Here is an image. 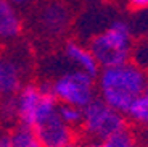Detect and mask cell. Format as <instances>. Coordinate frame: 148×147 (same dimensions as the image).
Wrapping results in <instances>:
<instances>
[{
    "label": "cell",
    "mask_w": 148,
    "mask_h": 147,
    "mask_svg": "<svg viewBox=\"0 0 148 147\" xmlns=\"http://www.w3.org/2000/svg\"><path fill=\"white\" fill-rule=\"evenodd\" d=\"M8 2H10V3H13L16 8H18V7H29V5L34 3L36 0H8Z\"/></svg>",
    "instance_id": "obj_18"
},
{
    "label": "cell",
    "mask_w": 148,
    "mask_h": 147,
    "mask_svg": "<svg viewBox=\"0 0 148 147\" xmlns=\"http://www.w3.org/2000/svg\"><path fill=\"white\" fill-rule=\"evenodd\" d=\"M3 63V81H2V97L15 96L23 86V68L16 60L2 58Z\"/></svg>",
    "instance_id": "obj_10"
},
{
    "label": "cell",
    "mask_w": 148,
    "mask_h": 147,
    "mask_svg": "<svg viewBox=\"0 0 148 147\" xmlns=\"http://www.w3.org/2000/svg\"><path fill=\"white\" fill-rule=\"evenodd\" d=\"M124 115L135 125L148 126V96H145V94L138 96L130 103V107Z\"/></svg>",
    "instance_id": "obj_11"
},
{
    "label": "cell",
    "mask_w": 148,
    "mask_h": 147,
    "mask_svg": "<svg viewBox=\"0 0 148 147\" xmlns=\"http://www.w3.org/2000/svg\"><path fill=\"white\" fill-rule=\"evenodd\" d=\"M100 147H138V141L130 129L124 128L100 141Z\"/></svg>",
    "instance_id": "obj_13"
},
{
    "label": "cell",
    "mask_w": 148,
    "mask_h": 147,
    "mask_svg": "<svg viewBox=\"0 0 148 147\" xmlns=\"http://www.w3.org/2000/svg\"><path fill=\"white\" fill-rule=\"evenodd\" d=\"M126 116L111 108L101 99H93L82 108L81 128L92 141H103L108 136L127 128Z\"/></svg>",
    "instance_id": "obj_3"
},
{
    "label": "cell",
    "mask_w": 148,
    "mask_h": 147,
    "mask_svg": "<svg viewBox=\"0 0 148 147\" xmlns=\"http://www.w3.org/2000/svg\"><path fill=\"white\" fill-rule=\"evenodd\" d=\"M15 97H16V107H18V121L21 125L34 128L39 103H40V99H42L40 86L32 84V83L24 84L15 94Z\"/></svg>",
    "instance_id": "obj_7"
},
{
    "label": "cell",
    "mask_w": 148,
    "mask_h": 147,
    "mask_svg": "<svg viewBox=\"0 0 148 147\" xmlns=\"http://www.w3.org/2000/svg\"><path fill=\"white\" fill-rule=\"evenodd\" d=\"M0 120L5 123H11L18 120V107L15 96H3L0 100Z\"/></svg>",
    "instance_id": "obj_15"
},
{
    "label": "cell",
    "mask_w": 148,
    "mask_h": 147,
    "mask_svg": "<svg viewBox=\"0 0 148 147\" xmlns=\"http://www.w3.org/2000/svg\"><path fill=\"white\" fill-rule=\"evenodd\" d=\"M143 94L148 96V74H147V81H145V87H143Z\"/></svg>",
    "instance_id": "obj_22"
},
{
    "label": "cell",
    "mask_w": 148,
    "mask_h": 147,
    "mask_svg": "<svg viewBox=\"0 0 148 147\" xmlns=\"http://www.w3.org/2000/svg\"><path fill=\"white\" fill-rule=\"evenodd\" d=\"M134 47V33L127 21L114 19L90 41V52L100 68L122 65L130 62Z\"/></svg>",
    "instance_id": "obj_2"
},
{
    "label": "cell",
    "mask_w": 148,
    "mask_h": 147,
    "mask_svg": "<svg viewBox=\"0 0 148 147\" xmlns=\"http://www.w3.org/2000/svg\"><path fill=\"white\" fill-rule=\"evenodd\" d=\"M34 131L42 147H64L74 142L73 128L64 125L56 113L37 125Z\"/></svg>",
    "instance_id": "obj_6"
},
{
    "label": "cell",
    "mask_w": 148,
    "mask_h": 147,
    "mask_svg": "<svg viewBox=\"0 0 148 147\" xmlns=\"http://www.w3.org/2000/svg\"><path fill=\"white\" fill-rule=\"evenodd\" d=\"M85 147H100V142H98V141H90Z\"/></svg>",
    "instance_id": "obj_21"
},
{
    "label": "cell",
    "mask_w": 148,
    "mask_h": 147,
    "mask_svg": "<svg viewBox=\"0 0 148 147\" xmlns=\"http://www.w3.org/2000/svg\"><path fill=\"white\" fill-rule=\"evenodd\" d=\"M71 21V13L63 2L52 0L44 3L37 11V24L47 36H60L66 31Z\"/></svg>",
    "instance_id": "obj_5"
},
{
    "label": "cell",
    "mask_w": 148,
    "mask_h": 147,
    "mask_svg": "<svg viewBox=\"0 0 148 147\" xmlns=\"http://www.w3.org/2000/svg\"><path fill=\"white\" fill-rule=\"evenodd\" d=\"M64 55H66L68 62H71L76 70L82 71V73L89 74L92 78H97L100 73V65L97 63L93 53L90 52L89 47H85L84 44L77 41H68L64 44Z\"/></svg>",
    "instance_id": "obj_8"
},
{
    "label": "cell",
    "mask_w": 148,
    "mask_h": 147,
    "mask_svg": "<svg viewBox=\"0 0 148 147\" xmlns=\"http://www.w3.org/2000/svg\"><path fill=\"white\" fill-rule=\"evenodd\" d=\"M95 78L79 70L66 71L52 83V94L60 103L84 108L95 99Z\"/></svg>",
    "instance_id": "obj_4"
},
{
    "label": "cell",
    "mask_w": 148,
    "mask_h": 147,
    "mask_svg": "<svg viewBox=\"0 0 148 147\" xmlns=\"http://www.w3.org/2000/svg\"><path fill=\"white\" fill-rule=\"evenodd\" d=\"M130 58H134V63L147 73L148 71V37L142 39L137 44H134Z\"/></svg>",
    "instance_id": "obj_16"
},
{
    "label": "cell",
    "mask_w": 148,
    "mask_h": 147,
    "mask_svg": "<svg viewBox=\"0 0 148 147\" xmlns=\"http://www.w3.org/2000/svg\"><path fill=\"white\" fill-rule=\"evenodd\" d=\"M10 137H11V146L13 147H42L36 136L34 128L21 125V123L10 134Z\"/></svg>",
    "instance_id": "obj_12"
},
{
    "label": "cell",
    "mask_w": 148,
    "mask_h": 147,
    "mask_svg": "<svg viewBox=\"0 0 148 147\" xmlns=\"http://www.w3.org/2000/svg\"><path fill=\"white\" fill-rule=\"evenodd\" d=\"M147 128H148V126H147ZM147 134H148V129H147Z\"/></svg>",
    "instance_id": "obj_24"
},
{
    "label": "cell",
    "mask_w": 148,
    "mask_h": 147,
    "mask_svg": "<svg viewBox=\"0 0 148 147\" xmlns=\"http://www.w3.org/2000/svg\"><path fill=\"white\" fill-rule=\"evenodd\" d=\"M129 3L135 10H145V8H148V0H129Z\"/></svg>",
    "instance_id": "obj_17"
},
{
    "label": "cell",
    "mask_w": 148,
    "mask_h": 147,
    "mask_svg": "<svg viewBox=\"0 0 148 147\" xmlns=\"http://www.w3.org/2000/svg\"><path fill=\"white\" fill-rule=\"evenodd\" d=\"M2 81H3V63H2V57H0V97H2Z\"/></svg>",
    "instance_id": "obj_20"
},
{
    "label": "cell",
    "mask_w": 148,
    "mask_h": 147,
    "mask_svg": "<svg viewBox=\"0 0 148 147\" xmlns=\"http://www.w3.org/2000/svg\"><path fill=\"white\" fill-rule=\"evenodd\" d=\"M56 115L60 116V120L68 125L69 128H77L81 126L82 121V108L74 105H68V103H60L56 108Z\"/></svg>",
    "instance_id": "obj_14"
},
{
    "label": "cell",
    "mask_w": 148,
    "mask_h": 147,
    "mask_svg": "<svg viewBox=\"0 0 148 147\" xmlns=\"http://www.w3.org/2000/svg\"><path fill=\"white\" fill-rule=\"evenodd\" d=\"M64 147H82L81 144H76V142H71V144H68V146H64Z\"/></svg>",
    "instance_id": "obj_23"
},
{
    "label": "cell",
    "mask_w": 148,
    "mask_h": 147,
    "mask_svg": "<svg viewBox=\"0 0 148 147\" xmlns=\"http://www.w3.org/2000/svg\"><path fill=\"white\" fill-rule=\"evenodd\" d=\"M23 33V19L18 8L8 0H0V39L13 41Z\"/></svg>",
    "instance_id": "obj_9"
},
{
    "label": "cell",
    "mask_w": 148,
    "mask_h": 147,
    "mask_svg": "<svg viewBox=\"0 0 148 147\" xmlns=\"http://www.w3.org/2000/svg\"><path fill=\"white\" fill-rule=\"evenodd\" d=\"M145 81L147 73L134 62L103 68L98 73L100 99L124 115L130 103L143 94Z\"/></svg>",
    "instance_id": "obj_1"
},
{
    "label": "cell",
    "mask_w": 148,
    "mask_h": 147,
    "mask_svg": "<svg viewBox=\"0 0 148 147\" xmlns=\"http://www.w3.org/2000/svg\"><path fill=\"white\" fill-rule=\"evenodd\" d=\"M0 147H13L10 134H0Z\"/></svg>",
    "instance_id": "obj_19"
}]
</instances>
